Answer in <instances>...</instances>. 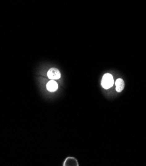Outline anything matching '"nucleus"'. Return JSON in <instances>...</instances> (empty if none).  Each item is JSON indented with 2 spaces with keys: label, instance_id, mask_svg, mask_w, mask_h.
Here are the masks:
<instances>
[{
  "label": "nucleus",
  "instance_id": "1",
  "mask_svg": "<svg viewBox=\"0 0 146 166\" xmlns=\"http://www.w3.org/2000/svg\"><path fill=\"white\" fill-rule=\"evenodd\" d=\"M114 84L113 77L110 74H105L102 77L101 86L105 90H108L113 87Z\"/></svg>",
  "mask_w": 146,
  "mask_h": 166
},
{
  "label": "nucleus",
  "instance_id": "2",
  "mask_svg": "<svg viewBox=\"0 0 146 166\" xmlns=\"http://www.w3.org/2000/svg\"><path fill=\"white\" fill-rule=\"evenodd\" d=\"M48 77L51 80H58L61 77L60 71L57 68H51L48 71Z\"/></svg>",
  "mask_w": 146,
  "mask_h": 166
},
{
  "label": "nucleus",
  "instance_id": "3",
  "mask_svg": "<svg viewBox=\"0 0 146 166\" xmlns=\"http://www.w3.org/2000/svg\"><path fill=\"white\" fill-rule=\"evenodd\" d=\"M46 88L50 92H54L58 89V84L55 80H50L46 85Z\"/></svg>",
  "mask_w": 146,
  "mask_h": 166
},
{
  "label": "nucleus",
  "instance_id": "4",
  "mask_svg": "<svg viewBox=\"0 0 146 166\" xmlns=\"http://www.w3.org/2000/svg\"><path fill=\"white\" fill-rule=\"evenodd\" d=\"M116 91L117 92H121L124 88V82L122 79H118L115 81Z\"/></svg>",
  "mask_w": 146,
  "mask_h": 166
}]
</instances>
